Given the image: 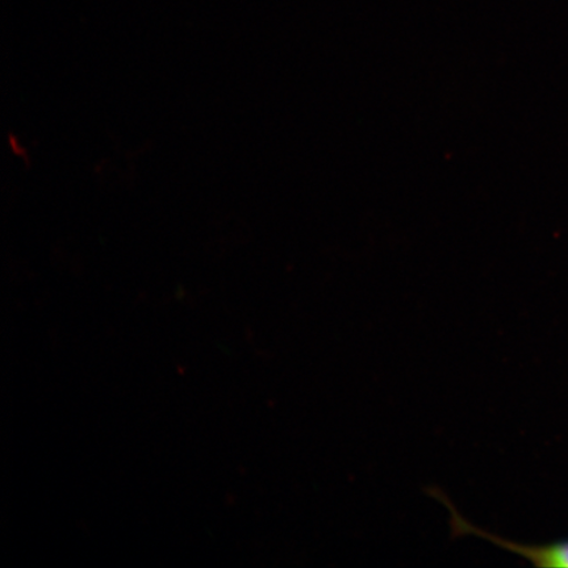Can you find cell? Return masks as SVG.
<instances>
[{
	"label": "cell",
	"mask_w": 568,
	"mask_h": 568,
	"mask_svg": "<svg viewBox=\"0 0 568 568\" xmlns=\"http://www.w3.org/2000/svg\"><path fill=\"white\" fill-rule=\"evenodd\" d=\"M428 494L435 497L439 503H443L447 510H449V524L454 538L465 536L478 537L499 546V548L504 550L527 558L529 562L537 567L568 568V542L530 546L508 541V539L496 536L495 532L483 530L477 527V525L466 520L442 489L429 488Z\"/></svg>",
	"instance_id": "6da1fadb"
}]
</instances>
